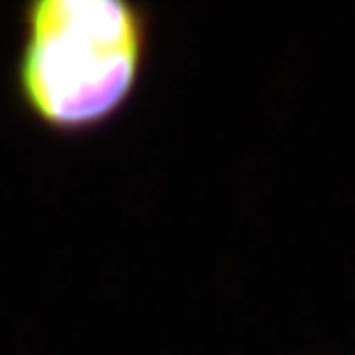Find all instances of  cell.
Returning a JSON list of instances; mask_svg holds the SVG:
<instances>
[{"instance_id": "obj_1", "label": "cell", "mask_w": 355, "mask_h": 355, "mask_svg": "<svg viewBox=\"0 0 355 355\" xmlns=\"http://www.w3.org/2000/svg\"><path fill=\"white\" fill-rule=\"evenodd\" d=\"M148 42V12L125 0L26 5L14 69L21 104L51 130H92L132 97Z\"/></svg>"}]
</instances>
